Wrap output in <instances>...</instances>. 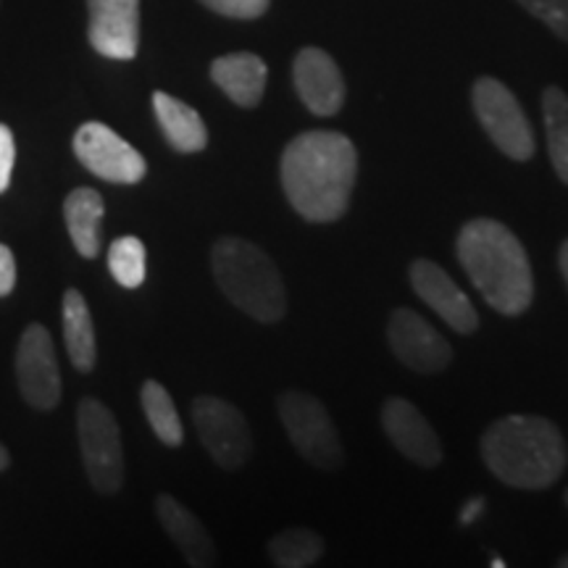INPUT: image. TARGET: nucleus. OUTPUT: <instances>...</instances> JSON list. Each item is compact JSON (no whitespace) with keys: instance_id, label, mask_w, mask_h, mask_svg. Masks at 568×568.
Segmentation results:
<instances>
[{"instance_id":"1","label":"nucleus","mask_w":568,"mask_h":568,"mask_svg":"<svg viewBox=\"0 0 568 568\" xmlns=\"http://www.w3.org/2000/svg\"><path fill=\"white\" fill-rule=\"evenodd\" d=\"M280 176L295 213L305 222L332 224L351 209L358 180V151L343 132H303L284 148Z\"/></svg>"},{"instance_id":"2","label":"nucleus","mask_w":568,"mask_h":568,"mask_svg":"<svg viewBox=\"0 0 568 568\" xmlns=\"http://www.w3.org/2000/svg\"><path fill=\"white\" fill-rule=\"evenodd\" d=\"M456 253L468 280L497 314L521 316L535 301V274L527 247L503 222H466L458 232Z\"/></svg>"},{"instance_id":"3","label":"nucleus","mask_w":568,"mask_h":568,"mask_svg":"<svg viewBox=\"0 0 568 568\" xmlns=\"http://www.w3.org/2000/svg\"><path fill=\"white\" fill-rule=\"evenodd\" d=\"M481 460L503 485L548 489L566 471L568 447L550 418L510 414L485 429Z\"/></svg>"},{"instance_id":"4","label":"nucleus","mask_w":568,"mask_h":568,"mask_svg":"<svg viewBox=\"0 0 568 568\" xmlns=\"http://www.w3.org/2000/svg\"><path fill=\"white\" fill-rule=\"evenodd\" d=\"M213 280L226 301L261 324H276L287 314V290L266 251L243 237H222L211 251Z\"/></svg>"},{"instance_id":"5","label":"nucleus","mask_w":568,"mask_h":568,"mask_svg":"<svg viewBox=\"0 0 568 568\" xmlns=\"http://www.w3.org/2000/svg\"><path fill=\"white\" fill-rule=\"evenodd\" d=\"M77 437L90 485L101 495H116L124 487V445L116 418L95 397L77 406Z\"/></svg>"},{"instance_id":"6","label":"nucleus","mask_w":568,"mask_h":568,"mask_svg":"<svg viewBox=\"0 0 568 568\" xmlns=\"http://www.w3.org/2000/svg\"><path fill=\"white\" fill-rule=\"evenodd\" d=\"M276 408H280L290 443L311 466L322 468V471H337L343 466V443H339L335 424L318 397L303 393V389H290L280 397Z\"/></svg>"},{"instance_id":"7","label":"nucleus","mask_w":568,"mask_h":568,"mask_svg":"<svg viewBox=\"0 0 568 568\" xmlns=\"http://www.w3.org/2000/svg\"><path fill=\"white\" fill-rule=\"evenodd\" d=\"M471 103L487 138L497 151L514 161H529L535 155V132L518 98L495 77H479L474 82Z\"/></svg>"},{"instance_id":"8","label":"nucleus","mask_w":568,"mask_h":568,"mask_svg":"<svg viewBox=\"0 0 568 568\" xmlns=\"http://www.w3.org/2000/svg\"><path fill=\"white\" fill-rule=\"evenodd\" d=\"M193 422L209 456L224 471H237L253 453V435L243 410L222 397L201 395L193 400Z\"/></svg>"},{"instance_id":"9","label":"nucleus","mask_w":568,"mask_h":568,"mask_svg":"<svg viewBox=\"0 0 568 568\" xmlns=\"http://www.w3.org/2000/svg\"><path fill=\"white\" fill-rule=\"evenodd\" d=\"M19 393L34 410H53L61 400V372L51 332L30 324L21 332L13 358Z\"/></svg>"},{"instance_id":"10","label":"nucleus","mask_w":568,"mask_h":568,"mask_svg":"<svg viewBox=\"0 0 568 568\" xmlns=\"http://www.w3.org/2000/svg\"><path fill=\"white\" fill-rule=\"evenodd\" d=\"M74 155L90 174L111 184H138L148 174L138 148L101 122H88L74 132Z\"/></svg>"},{"instance_id":"11","label":"nucleus","mask_w":568,"mask_h":568,"mask_svg":"<svg viewBox=\"0 0 568 568\" xmlns=\"http://www.w3.org/2000/svg\"><path fill=\"white\" fill-rule=\"evenodd\" d=\"M387 343L403 366L422 374H437L450 366L447 339L414 308H395L387 322Z\"/></svg>"},{"instance_id":"12","label":"nucleus","mask_w":568,"mask_h":568,"mask_svg":"<svg viewBox=\"0 0 568 568\" xmlns=\"http://www.w3.org/2000/svg\"><path fill=\"white\" fill-rule=\"evenodd\" d=\"M88 40L103 59L132 61L140 48V0H88Z\"/></svg>"},{"instance_id":"13","label":"nucleus","mask_w":568,"mask_h":568,"mask_svg":"<svg viewBox=\"0 0 568 568\" xmlns=\"http://www.w3.org/2000/svg\"><path fill=\"white\" fill-rule=\"evenodd\" d=\"M408 280L414 293L429 305L443 322L458 335H474L479 329V314L471 301L456 282L447 276V272L435 261L416 258L408 268Z\"/></svg>"},{"instance_id":"14","label":"nucleus","mask_w":568,"mask_h":568,"mask_svg":"<svg viewBox=\"0 0 568 568\" xmlns=\"http://www.w3.org/2000/svg\"><path fill=\"white\" fill-rule=\"evenodd\" d=\"M295 92L316 116H335L345 105L343 71L322 48H303L293 61Z\"/></svg>"},{"instance_id":"15","label":"nucleus","mask_w":568,"mask_h":568,"mask_svg":"<svg viewBox=\"0 0 568 568\" xmlns=\"http://www.w3.org/2000/svg\"><path fill=\"white\" fill-rule=\"evenodd\" d=\"M382 426L397 450L416 466L435 468L443 460V443L422 410L406 397H389L382 406Z\"/></svg>"},{"instance_id":"16","label":"nucleus","mask_w":568,"mask_h":568,"mask_svg":"<svg viewBox=\"0 0 568 568\" xmlns=\"http://www.w3.org/2000/svg\"><path fill=\"white\" fill-rule=\"evenodd\" d=\"M155 516H159L163 531L172 537V542L180 548V552L190 566L209 568L216 564V548L213 539L197 516L190 508H184L180 500L172 495H159L155 500Z\"/></svg>"},{"instance_id":"17","label":"nucleus","mask_w":568,"mask_h":568,"mask_svg":"<svg viewBox=\"0 0 568 568\" xmlns=\"http://www.w3.org/2000/svg\"><path fill=\"white\" fill-rule=\"evenodd\" d=\"M211 80L240 109H255L264 101L268 69L255 53H226L211 63Z\"/></svg>"},{"instance_id":"18","label":"nucleus","mask_w":568,"mask_h":568,"mask_svg":"<svg viewBox=\"0 0 568 568\" xmlns=\"http://www.w3.org/2000/svg\"><path fill=\"white\" fill-rule=\"evenodd\" d=\"M153 111L163 138H166L176 153L193 155L205 151V145H209V126H205L201 113L193 105L159 90L153 92Z\"/></svg>"},{"instance_id":"19","label":"nucleus","mask_w":568,"mask_h":568,"mask_svg":"<svg viewBox=\"0 0 568 568\" xmlns=\"http://www.w3.org/2000/svg\"><path fill=\"white\" fill-rule=\"evenodd\" d=\"M105 216L103 195L92 187L71 190L63 201V222H67L69 237L82 258H98L103 237L101 226Z\"/></svg>"},{"instance_id":"20","label":"nucleus","mask_w":568,"mask_h":568,"mask_svg":"<svg viewBox=\"0 0 568 568\" xmlns=\"http://www.w3.org/2000/svg\"><path fill=\"white\" fill-rule=\"evenodd\" d=\"M61 322L63 339H67V353L71 366L80 374H90L95 368L98 347H95V326H92L90 305L80 290L69 287L61 297Z\"/></svg>"},{"instance_id":"21","label":"nucleus","mask_w":568,"mask_h":568,"mask_svg":"<svg viewBox=\"0 0 568 568\" xmlns=\"http://www.w3.org/2000/svg\"><path fill=\"white\" fill-rule=\"evenodd\" d=\"M542 119L550 163L558 180L568 184V95L556 84L542 92Z\"/></svg>"},{"instance_id":"22","label":"nucleus","mask_w":568,"mask_h":568,"mask_svg":"<svg viewBox=\"0 0 568 568\" xmlns=\"http://www.w3.org/2000/svg\"><path fill=\"white\" fill-rule=\"evenodd\" d=\"M140 403L142 410H145L148 424L155 432V437L161 439L163 445L169 447H180L184 439V426L182 418L176 414V406L169 395V389L161 385V382L148 379L140 389Z\"/></svg>"},{"instance_id":"23","label":"nucleus","mask_w":568,"mask_h":568,"mask_svg":"<svg viewBox=\"0 0 568 568\" xmlns=\"http://www.w3.org/2000/svg\"><path fill=\"white\" fill-rule=\"evenodd\" d=\"M268 558L282 568H308L322 560L324 539L311 529H284L266 545Z\"/></svg>"},{"instance_id":"24","label":"nucleus","mask_w":568,"mask_h":568,"mask_svg":"<svg viewBox=\"0 0 568 568\" xmlns=\"http://www.w3.org/2000/svg\"><path fill=\"white\" fill-rule=\"evenodd\" d=\"M109 272L124 290H138L148 276V253L140 237H116L109 247Z\"/></svg>"},{"instance_id":"25","label":"nucleus","mask_w":568,"mask_h":568,"mask_svg":"<svg viewBox=\"0 0 568 568\" xmlns=\"http://www.w3.org/2000/svg\"><path fill=\"white\" fill-rule=\"evenodd\" d=\"M516 3L542 21L560 40L568 42V0H516Z\"/></svg>"},{"instance_id":"26","label":"nucleus","mask_w":568,"mask_h":568,"mask_svg":"<svg viewBox=\"0 0 568 568\" xmlns=\"http://www.w3.org/2000/svg\"><path fill=\"white\" fill-rule=\"evenodd\" d=\"M205 9L230 19H258L264 17L272 0H201Z\"/></svg>"},{"instance_id":"27","label":"nucleus","mask_w":568,"mask_h":568,"mask_svg":"<svg viewBox=\"0 0 568 568\" xmlns=\"http://www.w3.org/2000/svg\"><path fill=\"white\" fill-rule=\"evenodd\" d=\"M13 166H17V140L6 124H0V195L9 190Z\"/></svg>"},{"instance_id":"28","label":"nucleus","mask_w":568,"mask_h":568,"mask_svg":"<svg viewBox=\"0 0 568 568\" xmlns=\"http://www.w3.org/2000/svg\"><path fill=\"white\" fill-rule=\"evenodd\" d=\"M17 287V258L9 245L0 243V297L11 295Z\"/></svg>"},{"instance_id":"29","label":"nucleus","mask_w":568,"mask_h":568,"mask_svg":"<svg viewBox=\"0 0 568 568\" xmlns=\"http://www.w3.org/2000/svg\"><path fill=\"white\" fill-rule=\"evenodd\" d=\"M481 510H485V497H471V500L464 503V508H460V524H464V527H471V524L481 516Z\"/></svg>"},{"instance_id":"30","label":"nucleus","mask_w":568,"mask_h":568,"mask_svg":"<svg viewBox=\"0 0 568 568\" xmlns=\"http://www.w3.org/2000/svg\"><path fill=\"white\" fill-rule=\"evenodd\" d=\"M558 266H560V274H564V280H566V287H568V240L560 245V251H558Z\"/></svg>"},{"instance_id":"31","label":"nucleus","mask_w":568,"mask_h":568,"mask_svg":"<svg viewBox=\"0 0 568 568\" xmlns=\"http://www.w3.org/2000/svg\"><path fill=\"white\" fill-rule=\"evenodd\" d=\"M9 464H11L9 450H6V445L0 443V471H6V468H9Z\"/></svg>"},{"instance_id":"32","label":"nucleus","mask_w":568,"mask_h":568,"mask_svg":"<svg viewBox=\"0 0 568 568\" xmlns=\"http://www.w3.org/2000/svg\"><path fill=\"white\" fill-rule=\"evenodd\" d=\"M493 566H495V568H503V566H506V560H500V558H497V556H495V560H493Z\"/></svg>"},{"instance_id":"33","label":"nucleus","mask_w":568,"mask_h":568,"mask_svg":"<svg viewBox=\"0 0 568 568\" xmlns=\"http://www.w3.org/2000/svg\"><path fill=\"white\" fill-rule=\"evenodd\" d=\"M558 566H560V568H568V552H566V556H564V558H560V560H558Z\"/></svg>"},{"instance_id":"34","label":"nucleus","mask_w":568,"mask_h":568,"mask_svg":"<svg viewBox=\"0 0 568 568\" xmlns=\"http://www.w3.org/2000/svg\"><path fill=\"white\" fill-rule=\"evenodd\" d=\"M564 500H566V508H568V489L564 493Z\"/></svg>"}]
</instances>
